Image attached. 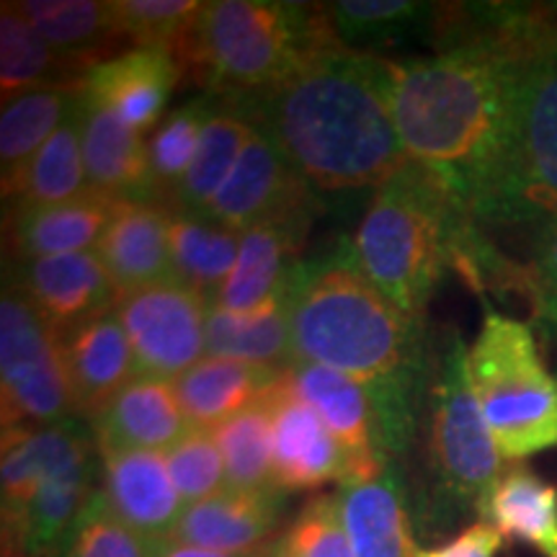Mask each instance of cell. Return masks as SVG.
Segmentation results:
<instances>
[{
	"mask_svg": "<svg viewBox=\"0 0 557 557\" xmlns=\"http://www.w3.org/2000/svg\"><path fill=\"white\" fill-rule=\"evenodd\" d=\"M163 457L184 506L199 504V500L214 498L227 491L225 459H222L214 431L191 429Z\"/></svg>",
	"mask_w": 557,
	"mask_h": 557,
	"instance_id": "60d3db41",
	"label": "cell"
},
{
	"mask_svg": "<svg viewBox=\"0 0 557 557\" xmlns=\"http://www.w3.org/2000/svg\"><path fill=\"white\" fill-rule=\"evenodd\" d=\"M284 493L225 491L184 508L171 537L222 555H259L274 545Z\"/></svg>",
	"mask_w": 557,
	"mask_h": 557,
	"instance_id": "d6986e66",
	"label": "cell"
},
{
	"mask_svg": "<svg viewBox=\"0 0 557 557\" xmlns=\"http://www.w3.org/2000/svg\"><path fill=\"white\" fill-rule=\"evenodd\" d=\"M81 143L88 186L116 201H152L148 139L83 90Z\"/></svg>",
	"mask_w": 557,
	"mask_h": 557,
	"instance_id": "44dd1931",
	"label": "cell"
},
{
	"mask_svg": "<svg viewBox=\"0 0 557 557\" xmlns=\"http://www.w3.org/2000/svg\"><path fill=\"white\" fill-rule=\"evenodd\" d=\"M103 483L111 511L148 542L171 537L184 500L173 485L169 465L160 451L99 449Z\"/></svg>",
	"mask_w": 557,
	"mask_h": 557,
	"instance_id": "2e32d148",
	"label": "cell"
},
{
	"mask_svg": "<svg viewBox=\"0 0 557 557\" xmlns=\"http://www.w3.org/2000/svg\"><path fill=\"white\" fill-rule=\"evenodd\" d=\"M478 517L504 540L524 542L542 557H557V485L527 465L504 470L480 500Z\"/></svg>",
	"mask_w": 557,
	"mask_h": 557,
	"instance_id": "484cf974",
	"label": "cell"
},
{
	"mask_svg": "<svg viewBox=\"0 0 557 557\" xmlns=\"http://www.w3.org/2000/svg\"><path fill=\"white\" fill-rule=\"evenodd\" d=\"M354 253L369 282L413 318H423L447 271L475 292L524 287V269L508 263L447 186L410 160L374 189Z\"/></svg>",
	"mask_w": 557,
	"mask_h": 557,
	"instance_id": "3957f363",
	"label": "cell"
},
{
	"mask_svg": "<svg viewBox=\"0 0 557 557\" xmlns=\"http://www.w3.org/2000/svg\"><path fill=\"white\" fill-rule=\"evenodd\" d=\"M99 449H139L165 455L191 431L169 380L135 377L90 421Z\"/></svg>",
	"mask_w": 557,
	"mask_h": 557,
	"instance_id": "7402d4cb",
	"label": "cell"
},
{
	"mask_svg": "<svg viewBox=\"0 0 557 557\" xmlns=\"http://www.w3.org/2000/svg\"><path fill=\"white\" fill-rule=\"evenodd\" d=\"M333 37L346 50L398 45L410 32L436 26L438 5L416 0H338L323 5Z\"/></svg>",
	"mask_w": 557,
	"mask_h": 557,
	"instance_id": "d590c367",
	"label": "cell"
},
{
	"mask_svg": "<svg viewBox=\"0 0 557 557\" xmlns=\"http://www.w3.org/2000/svg\"><path fill=\"white\" fill-rule=\"evenodd\" d=\"M287 374L299 398L315 408L344 449L348 459L346 483H367L380 478L387 468H382L372 444V410L364 387L336 369L310 364V361H295Z\"/></svg>",
	"mask_w": 557,
	"mask_h": 557,
	"instance_id": "ac0fdd59",
	"label": "cell"
},
{
	"mask_svg": "<svg viewBox=\"0 0 557 557\" xmlns=\"http://www.w3.org/2000/svg\"><path fill=\"white\" fill-rule=\"evenodd\" d=\"M338 45L323 5L209 0L181 62L218 99L261 94L325 47ZM344 47V45H341Z\"/></svg>",
	"mask_w": 557,
	"mask_h": 557,
	"instance_id": "5b68a950",
	"label": "cell"
},
{
	"mask_svg": "<svg viewBox=\"0 0 557 557\" xmlns=\"http://www.w3.org/2000/svg\"><path fill=\"white\" fill-rule=\"evenodd\" d=\"M60 341L78 418L90 423L137 377L129 338L111 310L62 333Z\"/></svg>",
	"mask_w": 557,
	"mask_h": 557,
	"instance_id": "e0dca14e",
	"label": "cell"
},
{
	"mask_svg": "<svg viewBox=\"0 0 557 557\" xmlns=\"http://www.w3.org/2000/svg\"><path fill=\"white\" fill-rule=\"evenodd\" d=\"M0 418L3 429L78 418L60 333L13 284L0 299Z\"/></svg>",
	"mask_w": 557,
	"mask_h": 557,
	"instance_id": "9c48e42d",
	"label": "cell"
},
{
	"mask_svg": "<svg viewBox=\"0 0 557 557\" xmlns=\"http://www.w3.org/2000/svg\"><path fill=\"white\" fill-rule=\"evenodd\" d=\"M506 459L493 442L470 385L468 346L451 329L436 348L429 393L426 487L421 521L429 534L447 532L470 513L504 475Z\"/></svg>",
	"mask_w": 557,
	"mask_h": 557,
	"instance_id": "8992f818",
	"label": "cell"
},
{
	"mask_svg": "<svg viewBox=\"0 0 557 557\" xmlns=\"http://www.w3.org/2000/svg\"><path fill=\"white\" fill-rule=\"evenodd\" d=\"M150 557H261V553L259 555H222V553H212V549L191 547L173 537H165V540L152 542Z\"/></svg>",
	"mask_w": 557,
	"mask_h": 557,
	"instance_id": "f6af8a7d",
	"label": "cell"
},
{
	"mask_svg": "<svg viewBox=\"0 0 557 557\" xmlns=\"http://www.w3.org/2000/svg\"><path fill=\"white\" fill-rule=\"evenodd\" d=\"M500 547H504L500 532L485 521H475L442 545L418 549L416 557H498Z\"/></svg>",
	"mask_w": 557,
	"mask_h": 557,
	"instance_id": "ee69618b",
	"label": "cell"
},
{
	"mask_svg": "<svg viewBox=\"0 0 557 557\" xmlns=\"http://www.w3.org/2000/svg\"><path fill=\"white\" fill-rule=\"evenodd\" d=\"M207 357L246 361V364L287 372L297 361L289 329L287 292L282 289V295L250 312H230L214 302L209 305Z\"/></svg>",
	"mask_w": 557,
	"mask_h": 557,
	"instance_id": "83f0119b",
	"label": "cell"
},
{
	"mask_svg": "<svg viewBox=\"0 0 557 557\" xmlns=\"http://www.w3.org/2000/svg\"><path fill=\"white\" fill-rule=\"evenodd\" d=\"M524 295L532 305L534 329L557 341V218L534 230L532 259L524 267Z\"/></svg>",
	"mask_w": 557,
	"mask_h": 557,
	"instance_id": "7bdbcfd3",
	"label": "cell"
},
{
	"mask_svg": "<svg viewBox=\"0 0 557 557\" xmlns=\"http://www.w3.org/2000/svg\"><path fill=\"white\" fill-rule=\"evenodd\" d=\"M114 205L116 199L90 189L60 205L13 209L9 225L18 261L96 250Z\"/></svg>",
	"mask_w": 557,
	"mask_h": 557,
	"instance_id": "d4e9b609",
	"label": "cell"
},
{
	"mask_svg": "<svg viewBox=\"0 0 557 557\" xmlns=\"http://www.w3.org/2000/svg\"><path fill=\"white\" fill-rule=\"evenodd\" d=\"M209 302L178 282L127 292L116 302L137 377L178 380L207 357Z\"/></svg>",
	"mask_w": 557,
	"mask_h": 557,
	"instance_id": "30bf717a",
	"label": "cell"
},
{
	"mask_svg": "<svg viewBox=\"0 0 557 557\" xmlns=\"http://www.w3.org/2000/svg\"><path fill=\"white\" fill-rule=\"evenodd\" d=\"M261 557H284V553H282V547H278V542H274V545H269L267 549H263Z\"/></svg>",
	"mask_w": 557,
	"mask_h": 557,
	"instance_id": "bcb514c9",
	"label": "cell"
},
{
	"mask_svg": "<svg viewBox=\"0 0 557 557\" xmlns=\"http://www.w3.org/2000/svg\"><path fill=\"white\" fill-rule=\"evenodd\" d=\"M336 496L354 557H416L413 524L395 465L367 483H344Z\"/></svg>",
	"mask_w": 557,
	"mask_h": 557,
	"instance_id": "cb8c5ba5",
	"label": "cell"
},
{
	"mask_svg": "<svg viewBox=\"0 0 557 557\" xmlns=\"http://www.w3.org/2000/svg\"><path fill=\"white\" fill-rule=\"evenodd\" d=\"M278 547L284 557H354L338 496L325 493L312 498L287 534L278 537Z\"/></svg>",
	"mask_w": 557,
	"mask_h": 557,
	"instance_id": "b9f144b4",
	"label": "cell"
},
{
	"mask_svg": "<svg viewBox=\"0 0 557 557\" xmlns=\"http://www.w3.org/2000/svg\"><path fill=\"white\" fill-rule=\"evenodd\" d=\"M557 218V32L524 60L504 156L475 209L480 227Z\"/></svg>",
	"mask_w": 557,
	"mask_h": 557,
	"instance_id": "ba28073f",
	"label": "cell"
},
{
	"mask_svg": "<svg viewBox=\"0 0 557 557\" xmlns=\"http://www.w3.org/2000/svg\"><path fill=\"white\" fill-rule=\"evenodd\" d=\"M150 545L111 511L103 491L96 487L54 557H150Z\"/></svg>",
	"mask_w": 557,
	"mask_h": 557,
	"instance_id": "ab89813d",
	"label": "cell"
},
{
	"mask_svg": "<svg viewBox=\"0 0 557 557\" xmlns=\"http://www.w3.org/2000/svg\"><path fill=\"white\" fill-rule=\"evenodd\" d=\"M83 83L24 90L3 101L0 111V163L9 176L50 139L78 107Z\"/></svg>",
	"mask_w": 557,
	"mask_h": 557,
	"instance_id": "e575fe53",
	"label": "cell"
},
{
	"mask_svg": "<svg viewBox=\"0 0 557 557\" xmlns=\"http://www.w3.org/2000/svg\"><path fill=\"white\" fill-rule=\"evenodd\" d=\"M250 135H253V124L218 99L212 116L201 132L197 156H194L189 171L181 181L178 191L173 194L169 209L201 218L233 173Z\"/></svg>",
	"mask_w": 557,
	"mask_h": 557,
	"instance_id": "1f68e13d",
	"label": "cell"
},
{
	"mask_svg": "<svg viewBox=\"0 0 557 557\" xmlns=\"http://www.w3.org/2000/svg\"><path fill=\"white\" fill-rule=\"evenodd\" d=\"M442 50L387 60V99L410 163L447 186L475 220L504 156L521 67L532 52L438 16Z\"/></svg>",
	"mask_w": 557,
	"mask_h": 557,
	"instance_id": "6da1fadb",
	"label": "cell"
},
{
	"mask_svg": "<svg viewBox=\"0 0 557 557\" xmlns=\"http://www.w3.org/2000/svg\"><path fill=\"white\" fill-rule=\"evenodd\" d=\"M220 101L263 132L315 191L380 189L408 163L377 54L325 47L276 86Z\"/></svg>",
	"mask_w": 557,
	"mask_h": 557,
	"instance_id": "7a4b0ae2",
	"label": "cell"
},
{
	"mask_svg": "<svg viewBox=\"0 0 557 557\" xmlns=\"http://www.w3.org/2000/svg\"><path fill=\"white\" fill-rule=\"evenodd\" d=\"M47 429V462L29 508L24 557H54L62 537L96 491L94 426L86 418H67Z\"/></svg>",
	"mask_w": 557,
	"mask_h": 557,
	"instance_id": "7c38bea8",
	"label": "cell"
},
{
	"mask_svg": "<svg viewBox=\"0 0 557 557\" xmlns=\"http://www.w3.org/2000/svg\"><path fill=\"white\" fill-rule=\"evenodd\" d=\"M284 292L297 361L336 369L364 389L434 372L423 318L403 312L369 282L354 243L299 261Z\"/></svg>",
	"mask_w": 557,
	"mask_h": 557,
	"instance_id": "277c9868",
	"label": "cell"
},
{
	"mask_svg": "<svg viewBox=\"0 0 557 557\" xmlns=\"http://www.w3.org/2000/svg\"><path fill=\"white\" fill-rule=\"evenodd\" d=\"M96 253L120 295L176 282L171 267L169 207L156 201H116Z\"/></svg>",
	"mask_w": 557,
	"mask_h": 557,
	"instance_id": "ffe728a7",
	"label": "cell"
},
{
	"mask_svg": "<svg viewBox=\"0 0 557 557\" xmlns=\"http://www.w3.org/2000/svg\"><path fill=\"white\" fill-rule=\"evenodd\" d=\"M201 5L197 0H111L122 41L169 50L178 58L189 45Z\"/></svg>",
	"mask_w": 557,
	"mask_h": 557,
	"instance_id": "f35d334b",
	"label": "cell"
},
{
	"mask_svg": "<svg viewBox=\"0 0 557 557\" xmlns=\"http://www.w3.org/2000/svg\"><path fill=\"white\" fill-rule=\"evenodd\" d=\"M310 222H263L240 233L238 259L214 297V305L230 312H250L282 295L299 263V246L308 235Z\"/></svg>",
	"mask_w": 557,
	"mask_h": 557,
	"instance_id": "603a6c76",
	"label": "cell"
},
{
	"mask_svg": "<svg viewBox=\"0 0 557 557\" xmlns=\"http://www.w3.org/2000/svg\"><path fill=\"white\" fill-rule=\"evenodd\" d=\"M83 62L67 58L47 41L16 11L13 3H3L0 11V99L24 94V90L47 86H70L83 83L88 75Z\"/></svg>",
	"mask_w": 557,
	"mask_h": 557,
	"instance_id": "f546056e",
	"label": "cell"
},
{
	"mask_svg": "<svg viewBox=\"0 0 557 557\" xmlns=\"http://www.w3.org/2000/svg\"><path fill=\"white\" fill-rule=\"evenodd\" d=\"M169 240L173 278L212 305L238 259L240 233L169 209Z\"/></svg>",
	"mask_w": 557,
	"mask_h": 557,
	"instance_id": "d6a6232c",
	"label": "cell"
},
{
	"mask_svg": "<svg viewBox=\"0 0 557 557\" xmlns=\"http://www.w3.org/2000/svg\"><path fill=\"white\" fill-rule=\"evenodd\" d=\"M271 410V447H274V483L287 496L325 483H346L348 459L323 418L299 398L289 374L267 393Z\"/></svg>",
	"mask_w": 557,
	"mask_h": 557,
	"instance_id": "4fadbf2b",
	"label": "cell"
},
{
	"mask_svg": "<svg viewBox=\"0 0 557 557\" xmlns=\"http://www.w3.org/2000/svg\"><path fill=\"white\" fill-rule=\"evenodd\" d=\"M315 212L318 199L310 181L263 132L253 127L233 173L201 220L246 233L263 222L312 220Z\"/></svg>",
	"mask_w": 557,
	"mask_h": 557,
	"instance_id": "8fae6325",
	"label": "cell"
},
{
	"mask_svg": "<svg viewBox=\"0 0 557 557\" xmlns=\"http://www.w3.org/2000/svg\"><path fill=\"white\" fill-rule=\"evenodd\" d=\"M470 385L506 462L557 449V374L545 367L532 325L485 308L468 348Z\"/></svg>",
	"mask_w": 557,
	"mask_h": 557,
	"instance_id": "52a82bcc",
	"label": "cell"
},
{
	"mask_svg": "<svg viewBox=\"0 0 557 557\" xmlns=\"http://www.w3.org/2000/svg\"><path fill=\"white\" fill-rule=\"evenodd\" d=\"M282 372L222 357H205L173 380L191 429H218L227 418L256 406Z\"/></svg>",
	"mask_w": 557,
	"mask_h": 557,
	"instance_id": "4316f807",
	"label": "cell"
},
{
	"mask_svg": "<svg viewBox=\"0 0 557 557\" xmlns=\"http://www.w3.org/2000/svg\"><path fill=\"white\" fill-rule=\"evenodd\" d=\"M90 191L81 143V101L21 169L3 176V197L13 209L47 207Z\"/></svg>",
	"mask_w": 557,
	"mask_h": 557,
	"instance_id": "f1b7e54d",
	"label": "cell"
},
{
	"mask_svg": "<svg viewBox=\"0 0 557 557\" xmlns=\"http://www.w3.org/2000/svg\"><path fill=\"white\" fill-rule=\"evenodd\" d=\"M212 431L225 459L227 491H278L274 483V447H271V410L267 395L256 406L227 418Z\"/></svg>",
	"mask_w": 557,
	"mask_h": 557,
	"instance_id": "74e56055",
	"label": "cell"
},
{
	"mask_svg": "<svg viewBox=\"0 0 557 557\" xmlns=\"http://www.w3.org/2000/svg\"><path fill=\"white\" fill-rule=\"evenodd\" d=\"M214 103H218V96L212 94L194 96V99L169 111L152 129L148 137V158L156 205L169 207L173 194L178 191L181 181H184L194 156H197L201 132L212 116Z\"/></svg>",
	"mask_w": 557,
	"mask_h": 557,
	"instance_id": "8d00e7d4",
	"label": "cell"
},
{
	"mask_svg": "<svg viewBox=\"0 0 557 557\" xmlns=\"http://www.w3.org/2000/svg\"><path fill=\"white\" fill-rule=\"evenodd\" d=\"M11 284L60 336L116 310L122 297L96 250L18 261Z\"/></svg>",
	"mask_w": 557,
	"mask_h": 557,
	"instance_id": "5bb4252c",
	"label": "cell"
},
{
	"mask_svg": "<svg viewBox=\"0 0 557 557\" xmlns=\"http://www.w3.org/2000/svg\"><path fill=\"white\" fill-rule=\"evenodd\" d=\"M47 462L45 426L3 429L0 447V506H3V557H24L29 508Z\"/></svg>",
	"mask_w": 557,
	"mask_h": 557,
	"instance_id": "836d02e7",
	"label": "cell"
},
{
	"mask_svg": "<svg viewBox=\"0 0 557 557\" xmlns=\"http://www.w3.org/2000/svg\"><path fill=\"white\" fill-rule=\"evenodd\" d=\"M13 5L54 50L86 67L107 62V52L122 41L111 0H24Z\"/></svg>",
	"mask_w": 557,
	"mask_h": 557,
	"instance_id": "4dcf8cb0",
	"label": "cell"
},
{
	"mask_svg": "<svg viewBox=\"0 0 557 557\" xmlns=\"http://www.w3.org/2000/svg\"><path fill=\"white\" fill-rule=\"evenodd\" d=\"M184 62L178 54L156 47H132L101 65L90 67L83 90L135 132L156 129L171 94L176 90Z\"/></svg>",
	"mask_w": 557,
	"mask_h": 557,
	"instance_id": "9a60e30c",
	"label": "cell"
}]
</instances>
